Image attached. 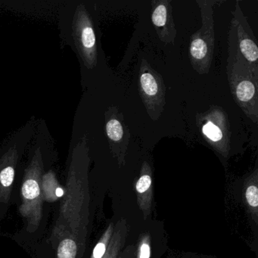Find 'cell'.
<instances>
[{
  "mask_svg": "<svg viewBox=\"0 0 258 258\" xmlns=\"http://www.w3.org/2000/svg\"><path fill=\"white\" fill-rule=\"evenodd\" d=\"M88 148L85 139L76 146L69 175L71 188V211L66 218L71 222L72 235L85 244L89 223Z\"/></svg>",
  "mask_w": 258,
  "mask_h": 258,
  "instance_id": "6da1fadb",
  "label": "cell"
},
{
  "mask_svg": "<svg viewBox=\"0 0 258 258\" xmlns=\"http://www.w3.org/2000/svg\"><path fill=\"white\" fill-rule=\"evenodd\" d=\"M226 74L232 98L246 117L258 121V72L228 52Z\"/></svg>",
  "mask_w": 258,
  "mask_h": 258,
  "instance_id": "7a4b0ae2",
  "label": "cell"
},
{
  "mask_svg": "<svg viewBox=\"0 0 258 258\" xmlns=\"http://www.w3.org/2000/svg\"><path fill=\"white\" fill-rule=\"evenodd\" d=\"M196 3L200 8L202 25L190 38V62L199 75H207L211 70L215 47L213 7L217 2L197 0Z\"/></svg>",
  "mask_w": 258,
  "mask_h": 258,
  "instance_id": "3957f363",
  "label": "cell"
},
{
  "mask_svg": "<svg viewBox=\"0 0 258 258\" xmlns=\"http://www.w3.org/2000/svg\"><path fill=\"white\" fill-rule=\"evenodd\" d=\"M42 155L40 149H37L25 172L22 187V205L19 209L21 214L28 220L29 232H34L38 228L42 218Z\"/></svg>",
  "mask_w": 258,
  "mask_h": 258,
  "instance_id": "277c9868",
  "label": "cell"
},
{
  "mask_svg": "<svg viewBox=\"0 0 258 258\" xmlns=\"http://www.w3.org/2000/svg\"><path fill=\"white\" fill-rule=\"evenodd\" d=\"M232 14L228 37V52L236 55L258 72L256 40L238 1L235 2Z\"/></svg>",
  "mask_w": 258,
  "mask_h": 258,
  "instance_id": "5b68a950",
  "label": "cell"
},
{
  "mask_svg": "<svg viewBox=\"0 0 258 258\" xmlns=\"http://www.w3.org/2000/svg\"><path fill=\"white\" fill-rule=\"evenodd\" d=\"M196 124L205 141L223 158L230 152L231 129L227 114L222 107L212 105L208 111L197 113Z\"/></svg>",
  "mask_w": 258,
  "mask_h": 258,
  "instance_id": "8992f818",
  "label": "cell"
},
{
  "mask_svg": "<svg viewBox=\"0 0 258 258\" xmlns=\"http://www.w3.org/2000/svg\"><path fill=\"white\" fill-rule=\"evenodd\" d=\"M138 84L139 93L148 115L153 121H157L164 110L166 87L161 74L145 58L140 64Z\"/></svg>",
  "mask_w": 258,
  "mask_h": 258,
  "instance_id": "52a82bcc",
  "label": "cell"
},
{
  "mask_svg": "<svg viewBox=\"0 0 258 258\" xmlns=\"http://www.w3.org/2000/svg\"><path fill=\"white\" fill-rule=\"evenodd\" d=\"M105 134L113 156L119 167L126 164V157L131 134L126 125L124 116L117 106L108 108L105 114Z\"/></svg>",
  "mask_w": 258,
  "mask_h": 258,
  "instance_id": "ba28073f",
  "label": "cell"
},
{
  "mask_svg": "<svg viewBox=\"0 0 258 258\" xmlns=\"http://www.w3.org/2000/svg\"><path fill=\"white\" fill-rule=\"evenodd\" d=\"M73 29L77 46L84 64L87 69H93L97 64L96 37L91 18L83 5L77 9Z\"/></svg>",
  "mask_w": 258,
  "mask_h": 258,
  "instance_id": "9c48e42d",
  "label": "cell"
},
{
  "mask_svg": "<svg viewBox=\"0 0 258 258\" xmlns=\"http://www.w3.org/2000/svg\"><path fill=\"white\" fill-rule=\"evenodd\" d=\"M152 22L157 35L165 44H174L177 31L170 0H152Z\"/></svg>",
  "mask_w": 258,
  "mask_h": 258,
  "instance_id": "30bf717a",
  "label": "cell"
},
{
  "mask_svg": "<svg viewBox=\"0 0 258 258\" xmlns=\"http://www.w3.org/2000/svg\"><path fill=\"white\" fill-rule=\"evenodd\" d=\"M137 204L146 220L152 214L154 200L153 172L150 164L145 161L142 164L138 179L135 182Z\"/></svg>",
  "mask_w": 258,
  "mask_h": 258,
  "instance_id": "8fae6325",
  "label": "cell"
},
{
  "mask_svg": "<svg viewBox=\"0 0 258 258\" xmlns=\"http://www.w3.org/2000/svg\"><path fill=\"white\" fill-rule=\"evenodd\" d=\"M17 152L11 149L0 160V202L7 203L14 182Z\"/></svg>",
  "mask_w": 258,
  "mask_h": 258,
  "instance_id": "7c38bea8",
  "label": "cell"
},
{
  "mask_svg": "<svg viewBox=\"0 0 258 258\" xmlns=\"http://www.w3.org/2000/svg\"><path fill=\"white\" fill-rule=\"evenodd\" d=\"M243 201L247 214L257 224L258 221V169L246 178L243 185Z\"/></svg>",
  "mask_w": 258,
  "mask_h": 258,
  "instance_id": "4fadbf2b",
  "label": "cell"
},
{
  "mask_svg": "<svg viewBox=\"0 0 258 258\" xmlns=\"http://www.w3.org/2000/svg\"><path fill=\"white\" fill-rule=\"evenodd\" d=\"M128 231L129 228L126 219H120L114 224V232L103 258L118 257L120 250L126 242Z\"/></svg>",
  "mask_w": 258,
  "mask_h": 258,
  "instance_id": "5bb4252c",
  "label": "cell"
},
{
  "mask_svg": "<svg viewBox=\"0 0 258 258\" xmlns=\"http://www.w3.org/2000/svg\"><path fill=\"white\" fill-rule=\"evenodd\" d=\"M42 188L43 197L48 202H55L64 195V190L58 185L55 174L52 172H49L43 176Z\"/></svg>",
  "mask_w": 258,
  "mask_h": 258,
  "instance_id": "9a60e30c",
  "label": "cell"
},
{
  "mask_svg": "<svg viewBox=\"0 0 258 258\" xmlns=\"http://www.w3.org/2000/svg\"><path fill=\"white\" fill-rule=\"evenodd\" d=\"M79 245L72 235H68L60 241L57 249V258H78Z\"/></svg>",
  "mask_w": 258,
  "mask_h": 258,
  "instance_id": "2e32d148",
  "label": "cell"
},
{
  "mask_svg": "<svg viewBox=\"0 0 258 258\" xmlns=\"http://www.w3.org/2000/svg\"><path fill=\"white\" fill-rule=\"evenodd\" d=\"M114 223L111 222L95 246L90 258H103L114 232Z\"/></svg>",
  "mask_w": 258,
  "mask_h": 258,
  "instance_id": "e0dca14e",
  "label": "cell"
},
{
  "mask_svg": "<svg viewBox=\"0 0 258 258\" xmlns=\"http://www.w3.org/2000/svg\"><path fill=\"white\" fill-rule=\"evenodd\" d=\"M151 235L149 232H145L140 236L138 245H137V258H150L152 248H151Z\"/></svg>",
  "mask_w": 258,
  "mask_h": 258,
  "instance_id": "ac0fdd59",
  "label": "cell"
},
{
  "mask_svg": "<svg viewBox=\"0 0 258 258\" xmlns=\"http://www.w3.org/2000/svg\"><path fill=\"white\" fill-rule=\"evenodd\" d=\"M117 258H122V256H118V257Z\"/></svg>",
  "mask_w": 258,
  "mask_h": 258,
  "instance_id": "d6986e66",
  "label": "cell"
}]
</instances>
